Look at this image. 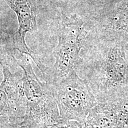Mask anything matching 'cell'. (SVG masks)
I'll return each instance as SVG.
<instances>
[{
  "instance_id": "cell-10",
  "label": "cell",
  "mask_w": 128,
  "mask_h": 128,
  "mask_svg": "<svg viewBox=\"0 0 128 128\" xmlns=\"http://www.w3.org/2000/svg\"><path fill=\"white\" fill-rule=\"evenodd\" d=\"M50 128H83V124L74 120H64Z\"/></svg>"
},
{
  "instance_id": "cell-9",
  "label": "cell",
  "mask_w": 128,
  "mask_h": 128,
  "mask_svg": "<svg viewBox=\"0 0 128 128\" xmlns=\"http://www.w3.org/2000/svg\"><path fill=\"white\" fill-rule=\"evenodd\" d=\"M11 59L15 60V58L10 52H7V50L2 47V45L0 42V64L1 66H8V60Z\"/></svg>"
},
{
  "instance_id": "cell-1",
  "label": "cell",
  "mask_w": 128,
  "mask_h": 128,
  "mask_svg": "<svg viewBox=\"0 0 128 128\" xmlns=\"http://www.w3.org/2000/svg\"><path fill=\"white\" fill-rule=\"evenodd\" d=\"M23 69L22 77L26 108L19 128H50L64 121L52 85L38 78L28 58L16 60Z\"/></svg>"
},
{
  "instance_id": "cell-8",
  "label": "cell",
  "mask_w": 128,
  "mask_h": 128,
  "mask_svg": "<svg viewBox=\"0 0 128 128\" xmlns=\"http://www.w3.org/2000/svg\"><path fill=\"white\" fill-rule=\"evenodd\" d=\"M108 22L113 28H128V0H115Z\"/></svg>"
},
{
  "instance_id": "cell-7",
  "label": "cell",
  "mask_w": 128,
  "mask_h": 128,
  "mask_svg": "<svg viewBox=\"0 0 128 128\" xmlns=\"http://www.w3.org/2000/svg\"><path fill=\"white\" fill-rule=\"evenodd\" d=\"M127 65L124 54L117 49H112L106 55L100 66L99 76L96 82L97 98L102 102L110 89L122 84L127 79Z\"/></svg>"
},
{
  "instance_id": "cell-6",
  "label": "cell",
  "mask_w": 128,
  "mask_h": 128,
  "mask_svg": "<svg viewBox=\"0 0 128 128\" xmlns=\"http://www.w3.org/2000/svg\"><path fill=\"white\" fill-rule=\"evenodd\" d=\"M128 126V100L98 102L83 123V128H124Z\"/></svg>"
},
{
  "instance_id": "cell-12",
  "label": "cell",
  "mask_w": 128,
  "mask_h": 128,
  "mask_svg": "<svg viewBox=\"0 0 128 128\" xmlns=\"http://www.w3.org/2000/svg\"><path fill=\"white\" fill-rule=\"evenodd\" d=\"M128 128V126H127V128Z\"/></svg>"
},
{
  "instance_id": "cell-11",
  "label": "cell",
  "mask_w": 128,
  "mask_h": 128,
  "mask_svg": "<svg viewBox=\"0 0 128 128\" xmlns=\"http://www.w3.org/2000/svg\"><path fill=\"white\" fill-rule=\"evenodd\" d=\"M0 128H18L17 127H14V126H1Z\"/></svg>"
},
{
  "instance_id": "cell-2",
  "label": "cell",
  "mask_w": 128,
  "mask_h": 128,
  "mask_svg": "<svg viewBox=\"0 0 128 128\" xmlns=\"http://www.w3.org/2000/svg\"><path fill=\"white\" fill-rule=\"evenodd\" d=\"M51 85L62 120L83 124L90 112L98 103L88 82L80 78L76 71H74Z\"/></svg>"
},
{
  "instance_id": "cell-5",
  "label": "cell",
  "mask_w": 128,
  "mask_h": 128,
  "mask_svg": "<svg viewBox=\"0 0 128 128\" xmlns=\"http://www.w3.org/2000/svg\"><path fill=\"white\" fill-rule=\"evenodd\" d=\"M17 17L18 29L12 38V50H17L33 60L42 74L46 72L44 66L36 54L32 51L25 41L27 33L37 30L36 0H5Z\"/></svg>"
},
{
  "instance_id": "cell-3",
  "label": "cell",
  "mask_w": 128,
  "mask_h": 128,
  "mask_svg": "<svg viewBox=\"0 0 128 128\" xmlns=\"http://www.w3.org/2000/svg\"><path fill=\"white\" fill-rule=\"evenodd\" d=\"M81 23L78 22H67L60 27L58 44L54 52L55 62L46 82L54 84L76 71L81 60Z\"/></svg>"
},
{
  "instance_id": "cell-4",
  "label": "cell",
  "mask_w": 128,
  "mask_h": 128,
  "mask_svg": "<svg viewBox=\"0 0 128 128\" xmlns=\"http://www.w3.org/2000/svg\"><path fill=\"white\" fill-rule=\"evenodd\" d=\"M4 80L0 84V125L20 126L26 108L22 79L2 66Z\"/></svg>"
}]
</instances>
